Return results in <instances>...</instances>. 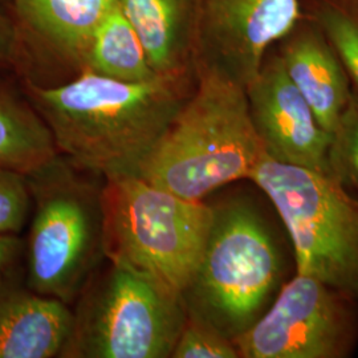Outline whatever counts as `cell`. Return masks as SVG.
Returning <instances> with one entry per match:
<instances>
[{"mask_svg":"<svg viewBox=\"0 0 358 358\" xmlns=\"http://www.w3.org/2000/svg\"><path fill=\"white\" fill-rule=\"evenodd\" d=\"M195 83L166 77L125 83L80 71L56 87L27 80L26 92L57 152L76 169L108 179L138 176Z\"/></svg>","mask_w":358,"mask_h":358,"instance_id":"cell-1","label":"cell"},{"mask_svg":"<svg viewBox=\"0 0 358 358\" xmlns=\"http://www.w3.org/2000/svg\"><path fill=\"white\" fill-rule=\"evenodd\" d=\"M263 154L245 88L199 68L192 94L138 176L162 190L201 202L219 187L250 178Z\"/></svg>","mask_w":358,"mask_h":358,"instance_id":"cell-2","label":"cell"},{"mask_svg":"<svg viewBox=\"0 0 358 358\" xmlns=\"http://www.w3.org/2000/svg\"><path fill=\"white\" fill-rule=\"evenodd\" d=\"M103 257L185 292L199 263L213 206L162 190L140 176L105 179Z\"/></svg>","mask_w":358,"mask_h":358,"instance_id":"cell-3","label":"cell"},{"mask_svg":"<svg viewBox=\"0 0 358 358\" xmlns=\"http://www.w3.org/2000/svg\"><path fill=\"white\" fill-rule=\"evenodd\" d=\"M282 276L267 223L242 199L213 206L205 248L182 294L189 313L234 341L269 307Z\"/></svg>","mask_w":358,"mask_h":358,"instance_id":"cell-4","label":"cell"},{"mask_svg":"<svg viewBox=\"0 0 358 358\" xmlns=\"http://www.w3.org/2000/svg\"><path fill=\"white\" fill-rule=\"evenodd\" d=\"M250 180L288 231L296 271L358 303V196L336 179L263 154Z\"/></svg>","mask_w":358,"mask_h":358,"instance_id":"cell-5","label":"cell"},{"mask_svg":"<svg viewBox=\"0 0 358 358\" xmlns=\"http://www.w3.org/2000/svg\"><path fill=\"white\" fill-rule=\"evenodd\" d=\"M26 177L34 206L27 287L69 304L103 257V186L80 178L59 158Z\"/></svg>","mask_w":358,"mask_h":358,"instance_id":"cell-6","label":"cell"},{"mask_svg":"<svg viewBox=\"0 0 358 358\" xmlns=\"http://www.w3.org/2000/svg\"><path fill=\"white\" fill-rule=\"evenodd\" d=\"M73 315L63 357L169 358L187 309L164 284L110 263Z\"/></svg>","mask_w":358,"mask_h":358,"instance_id":"cell-7","label":"cell"},{"mask_svg":"<svg viewBox=\"0 0 358 358\" xmlns=\"http://www.w3.org/2000/svg\"><path fill=\"white\" fill-rule=\"evenodd\" d=\"M357 340V301L296 273L234 343L242 358H344Z\"/></svg>","mask_w":358,"mask_h":358,"instance_id":"cell-8","label":"cell"},{"mask_svg":"<svg viewBox=\"0 0 358 358\" xmlns=\"http://www.w3.org/2000/svg\"><path fill=\"white\" fill-rule=\"evenodd\" d=\"M303 16L301 0H195V71L213 69L245 88Z\"/></svg>","mask_w":358,"mask_h":358,"instance_id":"cell-9","label":"cell"},{"mask_svg":"<svg viewBox=\"0 0 358 358\" xmlns=\"http://www.w3.org/2000/svg\"><path fill=\"white\" fill-rule=\"evenodd\" d=\"M248 110L264 154L273 161L329 173L331 134L285 73L275 47L245 87Z\"/></svg>","mask_w":358,"mask_h":358,"instance_id":"cell-10","label":"cell"},{"mask_svg":"<svg viewBox=\"0 0 358 358\" xmlns=\"http://www.w3.org/2000/svg\"><path fill=\"white\" fill-rule=\"evenodd\" d=\"M275 50L321 127L332 134L352 97L353 84L328 38L304 15Z\"/></svg>","mask_w":358,"mask_h":358,"instance_id":"cell-11","label":"cell"},{"mask_svg":"<svg viewBox=\"0 0 358 358\" xmlns=\"http://www.w3.org/2000/svg\"><path fill=\"white\" fill-rule=\"evenodd\" d=\"M7 279L0 282V358L63 357L73 312L57 299Z\"/></svg>","mask_w":358,"mask_h":358,"instance_id":"cell-12","label":"cell"},{"mask_svg":"<svg viewBox=\"0 0 358 358\" xmlns=\"http://www.w3.org/2000/svg\"><path fill=\"white\" fill-rule=\"evenodd\" d=\"M157 76L196 80L195 0H117Z\"/></svg>","mask_w":358,"mask_h":358,"instance_id":"cell-13","label":"cell"},{"mask_svg":"<svg viewBox=\"0 0 358 358\" xmlns=\"http://www.w3.org/2000/svg\"><path fill=\"white\" fill-rule=\"evenodd\" d=\"M20 23L52 51L81 64L96 28L117 0H13Z\"/></svg>","mask_w":358,"mask_h":358,"instance_id":"cell-14","label":"cell"},{"mask_svg":"<svg viewBox=\"0 0 358 358\" xmlns=\"http://www.w3.org/2000/svg\"><path fill=\"white\" fill-rule=\"evenodd\" d=\"M55 158L51 131L34 105L0 85V166L29 176Z\"/></svg>","mask_w":358,"mask_h":358,"instance_id":"cell-15","label":"cell"},{"mask_svg":"<svg viewBox=\"0 0 358 358\" xmlns=\"http://www.w3.org/2000/svg\"><path fill=\"white\" fill-rule=\"evenodd\" d=\"M80 71L125 83H143L159 77L154 73L140 38L117 4L93 32Z\"/></svg>","mask_w":358,"mask_h":358,"instance_id":"cell-16","label":"cell"},{"mask_svg":"<svg viewBox=\"0 0 358 358\" xmlns=\"http://www.w3.org/2000/svg\"><path fill=\"white\" fill-rule=\"evenodd\" d=\"M301 6L328 38L358 90V0H301Z\"/></svg>","mask_w":358,"mask_h":358,"instance_id":"cell-17","label":"cell"},{"mask_svg":"<svg viewBox=\"0 0 358 358\" xmlns=\"http://www.w3.org/2000/svg\"><path fill=\"white\" fill-rule=\"evenodd\" d=\"M331 177L349 192H358V90L331 134L328 150Z\"/></svg>","mask_w":358,"mask_h":358,"instance_id":"cell-18","label":"cell"},{"mask_svg":"<svg viewBox=\"0 0 358 358\" xmlns=\"http://www.w3.org/2000/svg\"><path fill=\"white\" fill-rule=\"evenodd\" d=\"M173 358H239L235 343L214 325L187 312Z\"/></svg>","mask_w":358,"mask_h":358,"instance_id":"cell-19","label":"cell"},{"mask_svg":"<svg viewBox=\"0 0 358 358\" xmlns=\"http://www.w3.org/2000/svg\"><path fill=\"white\" fill-rule=\"evenodd\" d=\"M32 210L26 176L0 166V234L19 235Z\"/></svg>","mask_w":358,"mask_h":358,"instance_id":"cell-20","label":"cell"},{"mask_svg":"<svg viewBox=\"0 0 358 358\" xmlns=\"http://www.w3.org/2000/svg\"><path fill=\"white\" fill-rule=\"evenodd\" d=\"M23 251L24 242L19 235L0 234V282L7 278V272Z\"/></svg>","mask_w":358,"mask_h":358,"instance_id":"cell-21","label":"cell"},{"mask_svg":"<svg viewBox=\"0 0 358 358\" xmlns=\"http://www.w3.org/2000/svg\"><path fill=\"white\" fill-rule=\"evenodd\" d=\"M17 57V35L10 22L0 15V65L13 63Z\"/></svg>","mask_w":358,"mask_h":358,"instance_id":"cell-22","label":"cell"},{"mask_svg":"<svg viewBox=\"0 0 358 358\" xmlns=\"http://www.w3.org/2000/svg\"><path fill=\"white\" fill-rule=\"evenodd\" d=\"M0 1H8V0H0Z\"/></svg>","mask_w":358,"mask_h":358,"instance_id":"cell-23","label":"cell"}]
</instances>
